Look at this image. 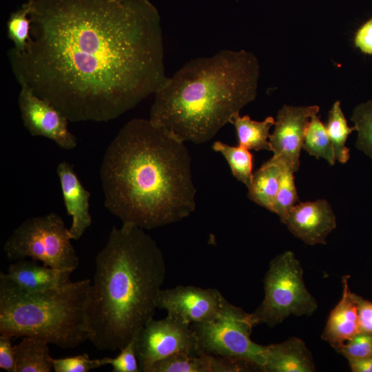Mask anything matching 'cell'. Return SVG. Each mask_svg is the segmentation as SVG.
<instances>
[{
    "mask_svg": "<svg viewBox=\"0 0 372 372\" xmlns=\"http://www.w3.org/2000/svg\"><path fill=\"white\" fill-rule=\"evenodd\" d=\"M353 297L357 304L360 331L372 334V302L355 293Z\"/></svg>",
    "mask_w": 372,
    "mask_h": 372,
    "instance_id": "obj_32",
    "label": "cell"
},
{
    "mask_svg": "<svg viewBox=\"0 0 372 372\" xmlns=\"http://www.w3.org/2000/svg\"><path fill=\"white\" fill-rule=\"evenodd\" d=\"M63 199L68 215L72 216L69 228L72 240L79 239L92 224L89 200L90 193L83 187L72 165L65 161L57 166Z\"/></svg>",
    "mask_w": 372,
    "mask_h": 372,
    "instance_id": "obj_15",
    "label": "cell"
},
{
    "mask_svg": "<svg viewBox=\"0 0 372 372\" xmlns=\"http://www.w3.org/2000/svg\"><path fill=\"white\" fill-rule=\"evenodd\" d=\"M349 275L342 278V297L331 310L321 336L336 351L360 332L357 304L349 287Z\"/></svg>",
    "mask_w": 372,
    "mask_h": 372,
    "instance_id": "obj_16",
    "label": "cell"
},
{
    "mask_svg": "<svg viewBox=\"0 0 372 372\" xmlns=\"http://www.w3.org/2000/svg\"><path fill=\"white\" fill-rule=\"evenodd\" d=\"M21 52H8L20 86L70 122H105L165 83L161 17L149 0H32Z\"/></svg>",
    "mask_w": 372,
    "mask_h": 372,
    "instance_id": "obj_1",
    "label": "cell"
},
{
    "mask_svg": "<svg viewBox=\"0 0 372 372\" xmlns=\"http://www.w3.org/2000/svg\"><path fill=\"white\" fill-rule=\"evenodd\" d=\"M265 296L252 313L256 325L273 327L289 316H311L318 308L307 289L303 269L291 251L276 256L269 263L264 278Z\"/></svg>",
    "mask_w": 372,
    "mask_h": 372,
    "instance_id": "obj_6",
    "label": "cell"
},
{
    "mask_svg": "<svg viewBox=\"0 0 372 372\" xmlns=\"http://www.w3.org/2000/svg\"><path fill=\"white\" fill-rule=\"evenodd\" d=\"M32 0H27L21 8L12 12L7 21V36L13 43L11 48L16 52H21L26 47L30 29L29 14Z\"/></svg>",
    "mask_w": 372,
    "mask_h": 372,
    "instance_id": "obj_25",
    "label": "cell"
},
{
    "mask_svg": "<svg viewBox=\"0 0 372 372\" xmlns=\"http://www.w3.org/2000/svg\"><path fill=\"white\" fill-rule=\"evenodd\" d=\"M48 342L34 336H24L14 345L16 372H50L53 359Z\"/></svg>",
    "mask_w": 372,
    "mask_h": 372,
    "instance_id": "obj_20",
    "label": "cell"
},
{
    "mask_svg": "<svg viewBox=\"0 0 372 372\" xmlns=\"http://www.w3.org/2000/svg\"><path fill=\"white\" fill-rule=\"evenodd\" d=\"M212 149L224 156L233 176L247 188L253 174L254 156L250 151L241 145L231 146L221 141H216Z\"/></svg>",
    "mask_w": 372,
    "mask_h": 372,
    "instance_id": "obj_24",
    "label": "cell"
},
{
    "mask_svg": "<svg viewBox=\"0 0 372 372\" xmlns=\"http://www.w3.org/2000/svg\"><path fill=\"white\" fill-rule=\"evenodd\" d=\"M165 276L164 255L144 229L112 227L90 291V341L97 349L120 350L136 338L153 318Z\"/></svg>",
    "mask_w": 372,
    "mask_h": 372,
    "instance_id": "obj_3",
    "label": "cell"
},
{
    "mask_svg": "<svg viewBox=\"0 0 372 372\" xmlns=\"http://www.w3.org/2000/svg\"><path fill=\"white\" fill-rule=\"evenodd\" d=\"M11 338L7 335H0V369L8 372H16L15 351Z\"/></svg>",
    "mask_w": 372,
    "mask_h": 372,
    "instance_id": "obj_31",
    "label": "cell"
},
{
    "mask_svg": "<svg viewBox=\"0 0 372 372\" xmlns=\"http://www.w3.org/2000/svg\"><path fill=\"white\" fill-rule=\"evenodd\" d=\"M353 372H372V355L364 358L349 360Z\"/></svg>",
    "mask_w": 372,
    "mask_h": 372,
    "instance_id": "obj_34",
    "label": "cell"
},
{
    "mask_svg": "<svg viewBox=\"0 0 372 372\" xmlns=\"http://www.w3.org/2000/svg\"><path fill=\"white\" fill-rule=\"evenodd\" d=\"M259 76L245 50L193 59L156 92L149 119L184 143H206L256 99Z\"/></svg>",
    "mask_w": 372,
    "mask_h": 372,
    "instance_id": "obj_4",
    "label": "cell"
},
{
    "mask_svg": "<svg viewBox=\"0 0 372 372\" xmlns=\"http://www.w3.org/2000/svg\"><path fill=\"white\" fill-rule=\"evenodd\" d=\"M134 341L141 372H148L156 362L174 354H197L200 351L191 324L168 314L148 321Z\"/></svg>",
    "mask_w": 372,
    "mask_h": 372,
    "instance_id": "obj_9",
    "label": "cell"
},
{
    "mask_svg": "<svg viewBox=\"0 0 372 372\" xmlns=\"http://www.w3.org/2000/svg\"><path fill=\"white\" fill-rule=\"evenodd\" d=\"M337 351L348 360L372 355V334L360 331L340 347Z\"/></svg>",
    "mask_w": 372,
    "mask_h": 372,
    "instance_id": "obj_29",
    "label": "cell"
},
{
    "mask_svg": "<svg viewBox=\"0 0 372 372\" xmlns=\"http://www.w3.org/2000/svg\"><path fill=\"white\" fill-rule=\"evenodd\" d=\"M229 302L216 289L179 285L161 289L156 300L157 309H164L189 324L218 318Z\"/></svg>",
    "mask_w": 372,
    "mask_h": 372,
    "instance_id": "obj_10",
    "label": "cell"
},
{
    "mask_svg": "<svg viewBox=\"0 0 372 372\" xmlns=\"http://www.w3.org/2000/svg\"><path fill=\"white\" fill-rule=\"evenodd\" d=\"M290 232L307 245L325 244L336 227V216L328 201L298 203L280 218Z\"/></svg>",
    "mask_w": 372,
    "mask_h": 372,
    "instance_id": "obj_13",
    "label": "cell"
},
{
    "mask_svg": "<svg viewBox=\"0 0 372 372\" xmlns=\"http://www.w3.org/2000/svg\"><path fill=\"white\" fill-rule=\"evenodd\" d=\"M351 120L358 132L355 147L372 159V100L358 104Z\"/></svg>",
    "mask_w": 372,
    "mask_h": 372,
    "instance_id": "obj_26",
    "label": "cell"
},
{
    "mask_svg": "<svg viewBox=\"0 0 372 372\" xmlns=\"http://www.w3.org/2000/svg\"><path fill=\"white\" fill-rule=\"evenodd\" d=\"M302 149L317 159L326 160L331 165H333L336 161L326 126L318 114L313 115L308 123Z\"/></svg>",
    "mask_w": 372,
    "mask_h": 372,
    "instance_id": "obj_23",
    "label": "cell"
},
{
    "mask_svg": "<svg viewBox=\"0 0 372 372\" xmlns=\"http://www.w3.org/2000/svg\"><path fill=\"white\" fill-rule=\"evenodd\" d=\"M326 128L335 160L343 164L347 163L350 155L346 142L349 134L355 131V127L348 126L339 101L333 103L329 112Z\"/></svg>",
    "mask_w": 372,
    "mask_h": 372,
    "instance_id": "obj_22",
    "label": "cell"
},
{
    "mask_svg": "<svg viewBox=\"0 0 372 372\" xmlns=\"http://www.w3.org/2000/svg\"><path fill=\"white\" fill-rule=\"evenodd\" d=\"M266 372H313L316 371L313 356L304 342L291 337L280 343L265 347Z\"/></svg>",
    "mask_w": 372,
    "mask_h": 372,
    "instance_id": "obj_17",
    "label": "cell"
},
{
    "mask_svg": "<svg viewBox=\"0 0 372 372\" xmlns=\"http://www.w3.org/2000/svg\"><path fill=\"white\" fill-rule=\"evenodd\" d=\"M221 356L203 351L197 354L178 353L153 364L148 372H224Z\"/></svg>",
    "mask_w": 372,
    "mask_h": 372,
    "instance_id": "obj_18",
    "label": "cell"
},
{
    "mask_svg": "<svg viewBox=\"0 0 372 372\" xmlns=\"http://www.w3.org/2000/svg\"><path fill=\"white\" fill-rule=\"evenodd\" d=\"M90 279L37 293L0 285V334L34 336L62 349L90 340Z\"/></svg>",
    "mask_w": 372,
    "mask_h": 372,
    "instance_id": "obj_5",
    "label": "cell"
},
{
    "mask_svg": "<svg viewBox=\"0 0 372 372\" xmlns=\"http://www.w3.org/2000/svg\"><path fill=\"white\" fill-rule=\"evenodd\" d=\"M252 313L230 302L216 319L191 324L200 350L247 362L264 371L265 347L250 338L256 326Z\"/></svg>",
    "mask_w": 372,
    "mask_h": 372,
    "instance_id": "obj_8",
    "label": "cell"
},
{
    "mask_svg": "<svg viewBox=\"0 0 372 372\" xmlns=\"http://www.w3.org/2000/svg\"><path fill=\"white\" fill-rule=\"evenodd\" d=\"M69 229L51 212L23 221L3 245L10 260L30 258L55 269L75 270L79 264Z\"/></svg>",
    "mask_w": 372,
    "mask_h": 372,
    "instance_id": "obj_7",
    "label": "cell"
},
{
    "mask_svg": "<svg viewBox=\"0 0 372 372\" xmlns=\"http://www.w3.org/2000/svg\"><path fill=\"white\" fill-rule=\"evenodd\" d=\"M354 43L362 52L372 55V19L365 22L358 30Z\"/></svg>",
    "mask_w": 372,
    "mask_h": 372,
    "instance_id": "obj_33",
    "label": "cell"
},
{
    "mask_svg": "<svg viewBox=\"0 0 372 372\" xmlns=\"http://www.w3.org/2000/svg\"><path fill=\"white\" fill-rule=\"evenodd\" d=\"M318 105H284L278 112L269 141L273 157L294 172L300 167V155L311 117L318 114Z\"/></svg>",
    "mask_w": 372,
    "mask_h": 372,
    "instance_id": "obj_12",
    "label": "cell"
},
{
    "mask_svg": "<svg viewBox=\"0 0 372 372\" xmlns=\"http://www.w3.org/2000/svg\"><path fill=\"white\" fill-rule=\"evenodd\" d=\"M104 205L122 223L152 229L196 209L192 158L185 143L149 118L125 123L100 168Z\"/></svg>",
    "mask_w": 372,
    "mask_h": 372,
    "instance_id": "obj_2",
    "label": "cell"
},
{
    "mask_svg": "<svg viewBox=\"0 0 372 372\" xmlns=\"http://www.w3.org/2000/svg\"><path fill=\"white\" fill-rule=\"evenodd\" d=\"M230 123L236 128L239 145L249 150L271 151L268 139L270 129L275 124L272 116H268L262 121H256L247 115L240 116L238 114L233 117Z\"/></svg>",
    "mask_w": 372,
    "mask_h": 372,
    "instance_id": "obj_21",
    "label": "cell"
},
{
    "mask_svg": "<svg viewBox=\"0 0 372 372\" xmlns=\"http://www.w3.org/2000/svg\"><path fill=\"white\" fill-rule=\"evenodd\" d=\"M279 163L281 174L272 212L280 218L298 203V196L294 181L295 172L284 164Z\"/></svg>",
    "mask_w": 372,
    "mask_h": 372,
    "instance_id": "obj_27",
    "label": "cell"
},
{
    "mask_svg": "<svg viewBox=\"0 0 372 372\" xmlns=\"http://www.w3.org/2000/svg\"><path fill=\"white\" fill-rule=\"evenodd\" d=\"M73 271L41 265L32 259H21L11 264L7 273L0 272V285L25 293H37L70 282Z\"/></svg>",
    "mask_w": 372,
    "mask_h": 372,
    "instance_id": "obj_14",
    "label": "cell"
},
{
    "mask_svg": "<svg viewBox=\"0 0 372 372\" xmlns=\"http://www.w3.org/2000/svg\"><path fill=\"white\" fill-rule=\"evenodd\" d=\"M107 364L112 366L113 372H141L134 339L121 349L120 353L116 357H107Z\"/></svg>",
    "mask_w": 372,
    "mask_h": 372,
    "instance_id": "obj_30",
    "label": "cell"
},
{
    "mask_svg": "<svg viewBox=\"0 0 372 372\" xmlns=\"http://www.w3.org/2000/svg\"><path fill=\"white\" fill-rule=\"evenodd\" d=\"M281 167L273 156L253 172L247 187L249 198L272 212L278 192Z\"/></svg>",
    "mask_w": 372,
    "mask_h": 372,
    "instance_id": "obj_19",
    "label": "cell"
},
{
    "mask_svg": "<svg viewBox=\"0 0 372 372\" xmlns=\"http://www.w3.org/2000/svg\"><path fill=\"white\" fill-rule=\"evenodd\" d=\"M106 364L107 357L90 359L87 353L53 359V370L55 372H87Z\"/></svg>",
    "mask_w": 372,
    "mask_h": 372,
    "instance_id": "obj_28",
    "label": "cell"
},
{
    "mask_svg": "<svg viewBox=\"0 0 372 372\" xmlns=\"http://www.w3.org/2000/svg\"><path fill=\"white\" fill-rule=\"evenodd\" d=\"M18 104L24 127L33 136H42L70 150L77 145L76 136L68 128V118L54 106L21 86Z\"/></svg>",
    "mask_w": 372,
    "mask_h": 372,
    "instance_id": "obj_11",
    "label": "cell"
}]
</instances>
